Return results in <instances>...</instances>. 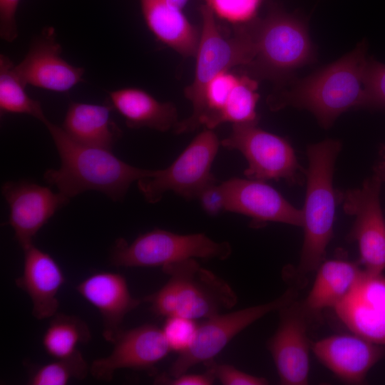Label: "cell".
<instances>
[{"label":"cell","mask_w":385,"mask_h":385,"mask_svg":"<svg viewBox=\"0 0 385 385\" xmlns=\"http://www.w3.org/2000/svg\"><path fill=\"white\" fill-rule=\"evenodd\" d=\"M366 57L364 40L351 52L302 79L275 88L267 103L272 111L287 106L306 109L324 128L343 113L363 108Z\"/></svg>","instance_id":"1"},{"label":"cell","mask_w":385,"mask_h":385,"mask_svg":"<svg viewBox=\"0 0 385 385\" xmlns=\"http://www.w3.org/2000/svg\"><path fill=\"white\" fill-rule=\"evenodd\" d=\"M43 123L53 138L61 162L59 168L47 170L44 178L68 201L87 190L102 192L118 201L133 182L156 173V170L130 165L111 150L79 143L48 119Z\"/></svg>","instance_id":"2"},{"label":"cell","mask_w":385,"mask_h":385,"mask_svg":"<svg viewBox=\"0 0 385 385\" xmlns=\"http://www.w3.org/2000/svg\"><path fill=\"white\" fill-rule=\"evenodd\" d=\"M240 26L251 56L240 69L257 81H270L276 88L285 86L294 80L297 69L316 59L307 21L295 13L272 7L264 17Z\"/></svg>","instance_id":"3"},{"label":"cell","mask_w":385,"mask_h":385,"mask_svg":"<svg viewBox=\"0 0 385 385\" xmlns=\"http://www.w3.org/2000/svg\"><path fill=\"white\" fill-rule=\"evenodd\" d=\"M162 270L169 277L168 282L142 299L156 315L206 319L237 302L232 287L195 258L167 265Z\"/></svg>","instance_id":"4"},{"label":"cell","mask_w":385,"mask_h":385,"mask_svg":"<svg viewBox=\"0 0 385 385\" xmlns=\"http://www.w3.org/2000/svg\"><path fill=\"white\" fill-rule=\"evenodd\" d=\"M340 149V143L332 139L307 148V191L302 210L304 236L298 266L300 274L317 270L324 261L333 235L336 208L333 173Z\"/></svg>","instance_id":"5"},{"label":"cell","mask_w":385,"mask_h":385,"mask_svg":"<svg viewBox=\"0 0 385 385\" xmlns=\"http://www.w3.org/2000/svg\"><path fill=\"white\" fill-rule=\"evenodd\" d=\"M232 254L227 242H216L203 233L180 235L154 229L128 243L120 238L111 252V262L118 267H150L192 259L225 260Z\"/></svg>","instance_id":"6"},{"label":"cell","mask_w":385,"mask_h":385,"mask_svg":"<svg viewBox=\"0 0 385 385\" xmlns=\"http://www.w3.org/2000/svg\"><path fill=\"white\" fill-rule=\"evenodd\" d=\"M220 145L213 130L205 128L170 166L138 181L145 200L156 203L168 190L187 200L197 198L204 188L217 181L211 167Z\"/></svg>","instance_id":"7"},{"label":"cell","mask_w":385,"mask_h":385,"mask_svg":"<svg viewBox=\"0 0 385 385\" xmlns=\"http://www.w3.org/2000/svg\"><path fill=\"white\" fill-rule=\"evenodd\" d=\"M202 27L194 78L185 88V96L192 107L191 115L200 109L208 83L220 73L245 66L250 59L248 40L239 26L232 34L226 35L216 16L206 6L200 7Z\"/></svg>","instance_id":"8"},{"label":"cell","mask_w":385,"mask_h":385,"mask_svg":"<svg viewBox=\"0 0 385 385\" xmlns=\"http://www.w3.org/2000/svg\"><path fill=\"white\" fill-rule=\"evenodd\" d=\"M220 144L245 156L248 163L244 171L247 178L284 180L289 183L299 180L302 169L291 144L257 127V123L232 124L231 133Z\"/></svg>","instance_id":"9"},{"label":"cell","mask_w":385,"mask_h":385,"mask_svg":"<svg viewBox=\"0 0 385 385\" xmlns=\"http://www.w3.org/2000/svg\"><path fill=\"white\" fill-rule=\"evenodd\" d=\"M294 298V292L290 289L271 302L230 313H220L205 319L198 324L192 344L179 353L167 375L177 376L198 364L212 361L240 332L266 314L291 303Z\"/></svg>","instance_id":"10"},{"label":"cell","mask_w":385,"mask_h":385,"mask_svg":"<svg viewBox=\"0 0 385 385\" xmlns=\"http://www.w3.org/2000/svg\"><path fill=\"white\" fill-rule=\"evenodd\" d=\"M381 178L376 174L344 195V211L354 217L349 238L359 252V264L369 273L385 269V220L380 204Z\"/></svg>","instance_id":"11"},{"label":"cell","mask_w":385,"mask_h":385,"mask_svg":"<svg viewBox=\"0 0 385 385\" xmlns=\"http://www.w3.org/2000/svg\"><path fill=\"white\" fill-rule=\"evenodd\" d=\"M277 329L268 342L282 384L304 385L309 381L310 343L308 317L302 303L292 302L279 310Z\"/></svg>","instance_id":"12"},{"label":"cell","mask_w":385,"mask_h":385,"mask_svg":"<svg viewBox=\"0 0 385 385\" xmlns=\"http://www.w3.org/2000/svg\"><path fill=\"white\" fill-rule=\"evenodd\" d=\"M113 344L108 356L95 359L90 366L98 380L109 381L120 369H151L172 351L162 329L153 324L123 329Z\"/></svg>","instance_id":"13"},{"label":"cell","mask_w":385,"mask_h":385,"mask_svg":"<svg viewBox=\"0 0 385 385\" xmlns=\"http://www.w3.org/2000/svg\"><path fill=\"white\" fill-rule=\"evenodd\" d=\"M14 69L25 86L55 92L69 91L83 81L84 74L83 68L61 57V46L52 28H47L34 40L24 58Z\"/></svg>","instance_id":"14"},{"label":"cell","mask_w":385,"mask_h":385,"mask_svg":"<svg viewBox=\"0 0 385 385\" xmlns=\"http://www.w3.org/2000/svg\"><path fill=\"white\" fill-rule=\"evenodd\" d=\"M2 195L9 207L8 224L22 248L32 244L40 229L68 202L58 192L28 181L5 183Z\"/></svg>","instance_id":"15"},{"label":"cell","mask_w":385,"mask_h":385,"mask_svg":"<svg viewBox=\"0 0 385 385\" xmlns=\"http://www.w3.org/2000/svg\"><path fill=\"white\" fill-rule=\"evenodd\" d=\"M334 309L352 333L385 346V277L382 273L364 270L351 292Z\"/></svg>","instance_id":"16"},{"label":"cell","mask_w":385,"mask_h":385,"mask_svg":"<svg viewBox=\"0 0 385 385\" xmlns=\"http://www.w3.org/2000/svg\"><path fill=\"white\" fill-rule=\"evenodd\" d=\"M222 183L227 195L226 211L248 216L256 225L276 222L302 227V210L295 208L265 181L232 178Z\"/></svg>","instance_id":"17"},{"label":"cell","mask_w":385,"mask_h":385,"mask_svg":"<svg viewBox=\"0 0 385 385\" xmlns=\"http://www.w3.org/2000/svg\"><path fill=\"white\" fill-rule=\"evenodd\" d=\"M317 359L342 381L359 384L385 356V346L354 333L334 334L312 344Z\"/></svg>","instance_id":"18"},{"label":"cell","mask_w":385,"mask_h":385,"mask_svg":"<svg viewBox=\"0 0 385 385\" xmlns=\"http://www.w3.org/2000/svg\"><path fill=\"white\" fill-rule=\"evenodd\" d=\"M76 291L99 312L103 336L112 344L123 330L125 317L143 302L133 297L126 279L117 272L93 273L78 284Z\"/></svg>","instance_id":"19"},{"label":"cell","mask_w":385,"mask_h":385,"mask_svg":"<svg viewBox=\"0 0 385 385\" xmlns=\"http://www.w3.org/2000/svg\"><path fill=\"white\" fill-rule=\"evenodd\" d=\"M23 250V272L15 283L29 297L36 319L51 318L58 309L57 296L66 281L64 273L52 256L34 243Z\"/></svg>","instance_id":"20"},{"label":"cell","mask_w":385,"mask_h":385,"mask_svg":"<svg viewBox=\"0 0 385 385\" xmlns=\"http://www.w3.org/2000/svg\"><path fill=\"white\" fill-rule=\"evenodd\" d=\"M145 23L161 42L182 56H195L200 31L190 22L181 9L161 0H140Z\"/></svg>","instance_id":"21"},{"label":"cell","mask_w":385,"mask_h":385,"mask_svg":"<svg viewBox=\"0 0 385 385\" xmlns=\"http://www.w3.org/2000/svg\"><path fill=\"white\" fill-rule=\"evenodd\" d=\"M111 104L130 128H149L165 132L178 123V111L170 102H160L146 91L125 88L110 93Z\"/></svg>","instance_id":"22"},{"label":"cell","mask_w":385,"mask_h":385,"mask_svg":"<svg viewBox=\"0 0 385 385\" xmlns=\"http://www.w3.org/2000/svg\"><path fill=\"white\" fill-rule=\"evenodd\" d=\"M111 104L70 103L62 128L73 140L86 145L112 149L121 131L111 117Z\"/></svg>","instance_id":"23"},{"label":"cell","mask_w":385,"mask_h":385,"mask_svg":"<svg viewBox=\"0 0 385 385\" xmlns=\"http://www.w3.org/2000/svg\"><path fill=\"white\" fill-rule=\"evenodd\" d=\"M364 269L343 260L323 261L317 269L312 287L302 304L311 314L327 308L334 309L355 286Z\"/></svg>","instance_id":"24"},{"label":"cell","mask_w":385,"mask_h":385,"mask_svg":"<svg viewBox=\"0 0 385 385\" xmlns=\"http://www.w3.org/2000/svg\"><path fill=\"white\" fill-rule=\"evenodd\" d=\"M91 339V333L84 320L75 315L56 313L43 335L42 345L49 356L58 359L73 354L78 344Z\"/></svg>","instance_id":"25"},{"label":"cell","mask_w":385,"mask_h":385,"mask_svg":"<svg viewBox=\"0 0 385 385\" xmlns=\"http://www.w3.org/2000/svg\"><path fill=\"white\" fill-rule=\"evenodd\" d=\"M13 62L0 56V109L1 113L26 114L43 123L47 120L41 104L31 98L16 76Z\"/></svg>","instance_id":"26"},{"label":"cell","mask_w":385,"mask_h":385,"mask_svg":"<svg viewBox=\"0 0 385 385\" xmlns=\"http://www.w3.org/2000/svg\"><path fill=\"white\" fill-rule=\"evenodd\" d=\"M90 371L81 352L77 350L73 354L55 359L36 369L29 376L30 385H65L71 379L81 380Z\"/></svg>","instance_id":"27"},{"label":"cell","mask_w":385,"mask_h":385,"mask_svg":"<svg viewBox=\"0 0 385 385\" xmlns=\"http://www.w3.org/2000/svg\"><path fill=\"white\" fill-rule=\"evenodd\" d=\"M216 18L235 25L248 23L256 18L262 0H205Z\"/></svg>","instance_id":"28"},{"label":"cell","mask_w":385,"mask_h":385,"mask_svg":"<svg viewBox=\"0 0 385 385\" xmlns=\"http://www.w3.org/2000/svg\"><path fill=\"white\" fill-rule=\"evenodd\" d=\"M364 90L363 108H385V64L368 58Z\"/></svg>","instance_id":"29"},{"label":"cell","mask_w":385,"mask_h":385,"mask_svg":"<svg viewBox=\"0 0 385 385\" xmlns=\"http://www.w3.org/2000/svg\"><path fill=\"white\" fill-rule=\"evenodd\" d=\"M197 327L195 320L172 316L166 317L162 330L171 350L180 353L192 344Z\"/></svg>","instance_id":"30"},{"label":"cell","mask_w":385,"mask_h":385,"mask_svg":"<svg viewBox=\"0 0 385 385\" xmlns=\"http://www.w3.org/2000/svg\"><path fill=\"white\" fill-rule=\"evenodd\" d=\"M215 373L216 379H217L222 384L224 385H266L269 381L264 377H260L249 374L242 371H240L232 365L227 364H216L212 360L207 363Z\"/></svg>","instance_id":"31"},{"label":"cell","mask_w":385,"mask_h":385,"mask_svg":"<svg viewBox=\"0 0 385 385\" xmlns=\"http://www.w3.org/2000/svg\"><path fill=\"white\" fill-rule=\"evenodd\" d=\"M203 210L210 215L225 212L227 195L222 183H212L204 188L197 196Z\"/></svg>","instance_id":"32"},{"label":"cell","mask_w":385,"mask_h":385,"mask_svg":"<svg viewBox=\"0 0 385 385\" xmlns=\"http://www.w3.org/2000/svg\"><path fill=\"white\" fill-rule=\"evenodd\" d=\"M20 0H0V35L8 42L18 36L16 13Z\"/></svg>","instance_id":"33"},{"label":"cell","mask_w":385,"mask_h":385,"mask_svg":"<svg viewBox=\"0 0 385 385\" xmlns=\"http://www.w3.org/2000/svg\"><path fill=\"white\" fill-rule=\"evenodd\" d=\"M207 366V371L202 374L184 373L174 377L162 375L157 377L155 382L169 385H210L216 377L212 368L210 365Z\"/></svg>","instance_id":"34"},{"label":"cell","mask_w":385,"mask_h":385,"mask_svg":"<svg viewBox=\"0 0 385 385\" xmlns=\"http://www.w3.org/2000/svg\"><path fill=\"white\" fill-rule=\"evenodd\" d=\"M166 4L173 7L183 9V8L190 1V0H161Z\"/></svg>","instance_id":"35"},{"label":"cell","mask_w":385,"mask_h":385,"mask_svg":"<svg viewBox=\"0 0 385 385\" xmlns=\"http://www.w3.org/2000/svg\"><path fill=\"white\" fill-rule=\"evenodd\" d=\"M376 174L381 178V180L385 181V148H384L383 150V160L379 165Z\"/></svg>","instance_id":"36"}]
</instances>
